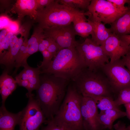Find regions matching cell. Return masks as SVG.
<instances>
[{
  "label": "cell",
  "instance_id": "obj_21",
  "mask_svg": "<svg viewBox=\"0 0 130 130\" xmlns=\"http://www.w3.org/2000/svg\"><path fill=\"white\" fill-rule=\"evenodd\" d=\"M22 66L24 68L23 70L25 73L27 80L29 81V83L34 85L37 90L40 84L39 75L41 74L40 68L39 67L36 68L31 67L27 64Z\"/></svg>",
  "mask_w": 130,
  "mask_h": 130
},
{
  "label": "cell",
  "instance_id": "obj_36",
  "mask_svg": "<svg viewBox=\"0 0 130 130\" xmlns=\"http://www.w3.org/2000/svg\"><path fill=\"white\" fill-rule=\"evenodd\" d=\"M119 36L122 39L130 46V34L124 35Z\"/></svg>",
  "mask_w": 130,
  "mask_h": 130
},
{
  "label": "cell",
  "instance_id": "obj_1",
  "mask_svg": "<svg viewBox=\"0 0 130 130\" xmlns=\"http://www.w3.org/2000/svg\"><path fill=\"white\" fill-rule=\"evenodd\" d=\"M43 74L36 90V98L47 121L52 119L58 111L71 81L52 74Z\"/></svg>",
  "mask_w": 130,
  "mask_h": 130
},
{
  "label": "cell",
  "instance_id": "obj_9",
  "mask_svg": "<svg viewBox=\"0 0 130 130\" xmlns=\"http://www.w3.org/2000/svg\"><path fill=\"white\" fill-rule=\"evenodd\" d=\"M88 10L93 19L104 24H112L127 11L118 9L108 0H92Z\"/></svg>",
  "mask_w": 130,
  "mask_h": 130
},
{
  "label": "cell",
  "instance_id": "obj_13",
  "mask_svg": "<svg viewBox=\"0 0 130 130\" xmlns=\"http://www.w3.org/2000/svg\"><path fill=\"white\" fill-rule=\"evenodd\" d=\"M89 14L87 12L85 13L81 11L74 16L72 22L76 35L86 38L92 33L93 26L87 21V19L85 16Z\"/></svg>",
  "mask_w": 130,
  "mask_h": 130
},
{
  "label": "cell",
  "instance_id": "obj_40",
  "mask_svg": "<svg viewBox=\"0 0 130 130\" xmlns=\"http://www.w3.org/2000/svg\"><path fill=\"white\" fill-rule=\"evenodd\" d=\"M115 130H117V129H115Z\"/></svg>",
  "mask_w": 130,
  "mask_h": 130
},
{
  "label": "cell",
  "instance_id": "obj_4",
  "mask_svg": "<svg viewBox=\"0 0 130 130\" xmlns=\"http://www.w3.org/2000/svg\"><path fill=\"white\" fill-rule=\"evenodd\" d=\"M82 97L71 81L58 111L52 120L73 130H84L81 110Z\"/></svg>",
  "mask_w": 130,
  "mask_h": 130
},
{
  "label": "cell",
  "instance_id": "obj_28",
  "mask_svg": "<svg viewBox=\"0 0 130 130\" xmlns=\"http://www.w3.org/2000/svg\"><path fill=\"white\" fill-rule=\"evenodd\" d=\"M51 39V43L47 50L51 54L54 58L58 52L61 49L55 41L52 39Z\"/></svg>",
  "mask_w": 130,
  "mask_h": 130
},
{
  "label": "cell",
  "instance_id": "obj_18",
  "mask_svg": "<svg viewBox=\"0 0 130 130\" xmlns=\"http://www.w3.org/2000/svg\"><path fill=\"white\" fill-rule=\"evenodd\" d=\"M110 25L112 33L118 36L130 34V9Z\"/></svg>",
  "mask_w": 130,
  "mask_h": 130
},
{
  "label": "cell",
  "instance_id": "obj_32",
  "mask_svg": "<svg viewBox=\"0 0 130 130\" xmlns=\"http://www.w3.org/2000/svg\"><path fill=\"white\" fill-rule=\"evenodd\" d=\"M15 80L17 84L19 86L25 87L27 89L29 83L28 80H23L15 77Z\"/></svg>",
  "mask_w": 130,
  "mask_h": 130
},
{
  "label": "cell",
  "instance_id": "obj_22",
  "mask_svg": "<svg viewBox=\"0 0 130 130\" xmlns=\"http://www.w3.org/2000/svg\"><path fill=\"white\" fill-rule=\"evenodd\" d=\"M59 3L72 8L80 10L88 9L91 0H58Z\"/></svg>",
  "mask_w": 130,
  "mask_h": 130
},
{
  "label": "cell",
  "instance_id": "obj_38",
  "mask_svg": "<svg viewBox=\"0 0 130 130\" xmlns=\"http://www.w3.org/2000/svg\"><path fill=\"white\" fill-rule=\"evenodd\" d=\"M38 50V51L40 52L41 53L46 50L45 46L40 42V40L39 44Z\"/></svg>",
  "mask_w": 130,
  "mask_h": 130
},
{
  "label": "cell",
  "instance_id": "obj_3",
  "mask_svg": "<svg viewBox=\"0 0 130 130\" xmlns=\"http://www.w3.org/2000/svg\"><path fill=\"white\" fill-rule=\"evenodd\" d=\"M72 81L83 97L103 96L111 98L114 100L117 97L101 68L91 70L86 68Z\"/></svg>",
  "mask_w": 130,
  "mask_h": 130
},
{
  "label": "cell",
  "instance_id": "obj_25",
  "mask_svg": "<svg viewBox=\"0 0 130 130\" xmlns=\"http://www.w3.org/2000/svg\"><path fill=\"white\" fill-rule=\"evenodd\" d=\"M46 125L41 130H73L63 125L57 123L52 120L47 121Z\"/></svg>",
  "mask_w": 130,
  "mask_h": 130
},
{
  "label": "cell",
  "instance_id": "obj_5",
  "mask_svg": "<svg viewBox=\"0 0 130 130\" xmlns=\"http://www.w3.org/2000/svg\"><path fill=\"white\" fill-rule=\"evenodd\" d=\"M80 11L60 4L58 0H54L43 9L37 11L34 20L43 29L68 25L72 23L74 16Z\"/></svg>",
  "mask_w": 130,
  "mask_h": 130
},
{
  "label": "cell",
  "instance_id": "obj_12",
  "mask_svg": "<svg viewBox=\"0 0 130 130\" xmlns=\"http://www.w3.org/2000/svg\"><path fill=\"white\" fill-rule=\"evenodd\" d=\"M101 46L109 57L110 62L118 60L130 54V46L113 33Z\"/></svg>",
  "mask_w": 130,
  "mask_h": 130
},
{
  "label": "cell",
  "instance_id": "obj_16",
  "mask_svg": "<svg viewBox=\"0 0 130 130\" xmlns=\"http://www.w3.org/2000/svg\"><path fill=\"white\" fill-rule=\"evenodd\" d=\"M21 113L20 111L13 113L8 111L5 105H2L0 109V130H14L18 124Z\"/></svg>",
  "mask_w": 130,
  "mask_h": 130
},
{
  "label": "cell",
  "instance_id": "obj_26",
  "mask_svg": "<svg viewBox=\"0 0 130 130\" xmlns=\"http://www.w3.org/2000/svg\"><path fill=\"white\" fill-rule=\"evenodd\" d=\"M118 9L127 11L130 9V0H108Z\"/></svg>",
  "mask_w": 130,
  "mask_h": 130
},
{
  "label": "cell",
  "instance_id": "obj_7",
  "mask_svg": "<svg viewBox=\"0 0 130 130\" xmlns=\"http://www.w3.org/2000/svg\"><path fill=\"white\" fill-rule=\"evenodd\" d=\"M28 104L22 111L18 124L20 130H39L46 120L39 104L32 93L27 92Z\"/></svg>",
  "mask_w": 130,
  "mask_h": 130
},
{
  "label": "cell",
  "instance_id": "obj_19",
  "mask_svg": "<svg viewBox=\"0 0 130 130\" xmlns=\"http://www.w3.org/2000/svg\"><path fill=\"white\" fill-rule=\"evenodd\" d=\"M21 36L17 41L12 47L9 50L3 57L0 59V64H3L7 68L10 69L15 66L17 56L20 47L23 42L24 38V35L21 33Z\"/></svg>",
  "mask_w": 130,
  "mask_h": 130
},
{
  "label": "cell",
  "instance_id": "obj_37",
  "mask_svg": "<svg viewBox=\"0 0 130 130\" xmlns=\"http://www.w3.org/2000/svg\"><path fill=\"white\" fill-rule=\"evenodd\" d=\"M126 110V116L130 120V103L124 105Z\"/></svg>",
  "mask_w": 130,
  "mask_h": 130
},
{
  "label": "cell",
  "instance_id": "obj_17",
  "mask_svg": "<svg viewBox=\"0 0 130 130\" xmlns=\"http://www.w3.org/2000/svg\"><path fill=\"white\" fill-rule=\"evenodd\" d=\"M126 116V112L121 109H110L100 110L98 117L101 123L105 129L112 130L114 121Z\"/></svg>",
  "mask_w": 130,
  "mask_h": 130
},
{
  "label": "cell",
  "instance_id": "obj_6",
  "mask_svg": "<svg viewBox=\"0 0 130 130\" xmlns=\"http://www.w3.org/2000/svg\"><path fill=\"white\" fill-rule=\"evenodd\" d=\"M75 48L86 67L91 70L101 68L109 62L110 58L101 46L87 38L81 43L77 42Z\"/></svg>",
  "mask_w": 130,
  "mask_h": 130
},
{
  "label": "cell",
  "instance_id": "obj_34",
  "mask_svg": "<svg viewBox=\"0 0 130 130\" xmlns=\"http://www.w3.org/2000/svg\"><path fill=\"white\" fill-rule=\"evenodd\" d=\"M19 38L17 36V35L14 34L11 38L10 42V48L12 47L15 44Z\"/></svg>",
  "mask_w": 130,
  "mask_h": 130
},
{
  "label": "cell",
  "instance_id": "obj_23",
  "mask_svg": "<svg viewBox=\"0 0 130 130\" xmlns=\"http://www.w3.org/2000/svg\"><path fill=\"white\" fill-rule=\"evenodd\" d=\"M7 71H5L0 78V89H8L13 92L16 89L17 83L11 76L8 74Z\"/></svg>",
  "mask_w": 130,
  "mask_h": 130
},
{
  "label": "cell",
  "instance_id": "obj_2",
  "mask_svg": "<svg viewBox=\"0 0 130 130\" xmlns=\"http://www.w3.org/2000/svg\"><path fill=\"white\" fill-rule=\"evenodd\" d=\"M86 68L75 47L64 48L58 52L48 66L41 71V74H52L72 81Z\"/></svg>",
  "mask_w": 130,
  "mask_h": 130
},
{
  "label": "cell",
  "instance_id": "obj_30",
  "mask_svg": "<svg viewBox=\"0 0 130 130\" xmlns=\"http://www.w3.org/2000/svg\"><path fill=\"white\" fill-rule=\"evenodd\" d=\"M121 59L130 73V54H128L122 58Z\"/></svg>",
  "mask_w": 130,
  "mask_h": 130
},
{
  "label": "cell",
  "instance_id": "obj_14",
  "mask_svg": "<svg viewBox=\"0 0 130 130\" xmlns=\"http://www.w3.org/2000/svg\"><path fill=\"white\" fill-rule=\"evenodd\" d=\"M12 12L18 15L20 20L26 16H28L34 20L36 17V0H18L12 8Z\"/></svg>",
  "mask_w": 130,
  "mask_h": 130
},
{
  "label": "cell",
  "instance_id": "obj_27",
  "mask_svg": "<svg viewBox=\"0 0 130 130\" xmlns=\"http://www.w3.org/2000/svg\"><path fill=\"white\" fill-rule=\"evenodd\" d=\"M43 57V60L41 62V65L39 67L42 70L46 69L52 61L53 57L51 54L47 50H46L41 53Z\"/></svg>",
  "mask_w": 130,
  "mask_h": 130
},
{
  "label": "cell",
  "instance_id": "obj_33",
  "mask_svg": "<svg viewBox=\"0 0 130 130\" xmlns=\"http://www.w3.org/2000/svg\"><path fill=\"white\" fill-rule=\"evenodd\" d=\"M51 38H46L45 39H41L40 41L45 46L47 50L51 43Z\"/></svg>",
  "mask_w": 130,
  "mask_h": 130
},
{
  "label": "cell",
  "instance_id": "obj_31",
  "mask_svg": "<svg viewBox=\"0 0 130 130\" xmlns=\"http://www.w3.org/2000/svg\"><path fill=\"white\" fill-rule=\"evenodd\" d=\"M113 127L115 129L117 130H129L125 124L121 121H118Z\"/></svg>",
  "mask_w": 130,
  "mask_h": 130
},
{
  "label": "cell",
  "instance_id": "obj_29",
  "mask_svg": "<svg viewBox=\"0 0 130 130\" xmlns=\"http://www.w3.org/2000/svg\"><path fill=\"white\" fill-rule=\"evenodd\" d=\"M54 1V0H36L37 11L43 9Z\"/></svg>",
  "mask_w": 130,
  "mask_h": 130
},
{
  "label": "cell",
  "instance_id": "obj_8",
  "mask_svg": "<svg viewBox=\"0 0 130 130\" xmlns=\"http://www.w3.org/2000/svg\"><path fill=\"white\" fill-rule=\"evenodd\" d=\"M101 69L117 96L120 91L130 88V73L121 59L105 64Z\"/></svg>",
  "mask_w": 130,
  "mask_h": 130
},
{
  "label": "cell",
  "instance_id": "obj_20",
  "mask_svg": "<svg viewBox=\"0 0 130 130\" xmlns=\"http://www.w3.org/2000/svg\"><path fill=\"white\" fill-rule=\"evenodd\" d=\"M96 103L98 108L100 110L110 109H120L115 104L114 99L109 97L95 96L91 97Z\"/></svg>",
  "mask_w": 130,
  "mask_h": 130
},
{
  "label": "cell",
  "instance_id": "obj_24",
  "mask_svg": "<svg viewBox=\"0 0 130 130\" xmlns=\"http://www.w3.org/2000/svg\"><path fill=\"white\" fill-rule=\"evenodd\" d=\"M116 104L121 105L130 103V88L124 89L119 91L114 100Z\"/></svg>",
  "mask_w": 130,
  "mask_h": 130
},
{
  "label": "cell",
  "instance_id": "obj_39",
  "mask_svg": "<svg viewBox=\"0 0 130 130\" xmlns=\"http://www.w3.org/2000/svg\"><path fill=\"white\" fill-rule=\"evenodd\" d=\"M127 127L129 130H130V125L128 126Z\"/></svg>",
  "mask_w": 130,
  "mask_h": 130
},
{
  "label": "cell",
  "instance_id": "obj_35",
  "mask_svg": "<svg viewBox=\"0 0 130 130\" xmlns=\"http://www.w3.org/2000/svg\"><path fill=\"white\" fill-rule=\"evenodd\" d=\"M7 30L5 29L2 30L0 33V43L3 42L7 33Z\"/></svg>",
  "mask_w": 130,
  "mask_h": 130
},
{
  "label": "cell",
  "instance_id": "obj_10",
  "mask_svg": "<svg viewBox=\"0 0 130 130\" xmlns=\"http://www.w3.org/2000/svg\"><path fill=\"white\" fill-rule=\"evenodd\" d=\"M46 38H50L57 43L61 49L75 47L77 42L73 25L53 26L43 29Z\"/></svg>",
  "mask_w": 130,
  "mask_h": 130
},
{
  "label": "cell",
  "instance_id": "obj_11",
  "mask_svg": "<svg viewBox=\"0 0 130 130\" xmlns=\"http://www.w3.org/2000/svg\"><path fill=\"white\" fill-rule=\"evenodd\" d=\"M96 104L91 97H83L81 105L84 130H105L98 117Z\"/></svg>",
  "mask_w": 130,
  "mask_h": 130
},
{
  "label": "cell",
  "instance_id": "obj_15",
  "mask_svg": "<svg viewBox=\"0 0 130 130\" xmlns=\"http://www.w3.org/2000/svg\"><path fill=\"white\" fill-rule=\"evenodd\" d=\"M87 21L92 25L93 30L91 35V40L98 45L101 46L112 33L110 29L106 28L102 22L88 16Z\"/></svg>",
  "mask_w": 130,
  "mask_h": 130
}]
</instances>
